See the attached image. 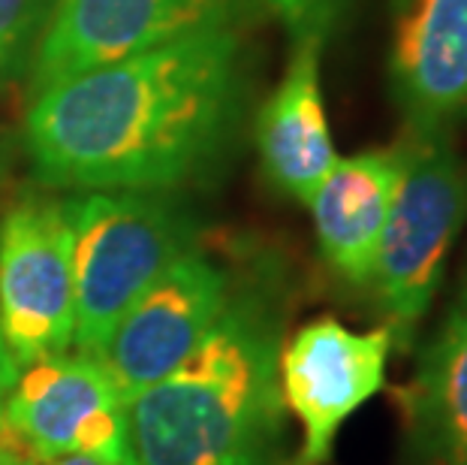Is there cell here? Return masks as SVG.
Returning <instances> with one entry per match:
<instances>
[{
	"mask_svg": "<svg viewBox=\"0 0 467 465\" xmlns=\"http://www.w3.org/2000/svg\"><path fill=\"white\" fill-rule=\"evenodd\" d=\"M235 293L233 275L200 248L175 257L136 296L100 360L121 387L124 399L172 375L221 321Z\"/></svg>",
	"mask_w": 467,
	"mask_h": 465,
	"instance_id": "ba28073f",
	"label": "cell"
},
{
	"mask_svg": "<svg viewBox=\"0 0 467 465\" xmlns=\"http://www.w3.org/2000/svg\"><path fill=\"white\" fill-rule=\"evenodd\" d=\"M64 215L73 236V351L100 357L136 296L193 248V221L166 194L148 191L76 194Z\"/></svg>",
	"mask_w": 467,
	"mask_h": 465,
	"instance_id": "3957f363",
	"label": "cell"
},
{
	"mask_svg": "<svg viewBox=\"0 0 467 465\" xmlns=\"http://www.w3.org/2000/svg\"><path fill=\"white\" fill-rule=\"evenodd\" d=\"M323 37L293 39L290 64L256 115V148L265 179L299 203H311L337 161L320 85Z\"/></svg>",
	"mask_w": 467,
	"mask_h": 465,
	"instance_id": "8fae6325",
	"label": "cell"
},
{
	"mask_svg": "<svg viewBox=\"0 0 467 465\" xmlns=\"http://www.w3.org/2000/svg\"><path fill=\"white\" fill-rule=\"evenodd\" d=\"M401 179L371 266L377 309L407 348L441 291L446 260L467 217V173L450 131L407 127L399 140Z\"/></svg>",
	"mask_w": 467,
	"mask_h": 465,
	"instance_id": "277c9868",
	"label": "cell"
},
{
	"mask_svg": "<svg viewBox=\"0 0 467 465\" xmlns=\"http://www.w3.org/2000/svg\"><path fill=\"white\" fill-rule=\"evenodd\" d=\"M401 179V148L337 157L311 196L314 233L323 260L344 281L365 287Z\"/></svg>",
	"mask_w": 467,
	"mask_h": 465,
	"instance_id": "7c38bea8",
	"label": "cell"
},
{
	"mask_svg": "<svg viewBox=\"0 0 467 465\" xmlns=\"http://www.w3.org/2000/svg\"><path fill=\"white\" fill-rule=\"evenodd\" d=\"M242 106V34L205 27L34 94L27 157L55 191L166 194L214 170Z\"/></svg>",
	"mask_w": 467,
	"mask_h": 465,
	"instance_id": "6da1fadb",
	"label": "cell"
},
{
	"mask_svg": "<svg viewBox=\"0 0 467 465\" xmlns=\"http://www.w3.org/2000/svg\"><path fill=\"white\" fill-rule=\"evenodd\" d=\"M16 375H18V363L13 360V354H9L4 335H0V411H4V399H6L9 387H13Z\"/></svg>",
	"mask_w": 467,
	"mask_h": 465,
	"instance_id": "2e32d148",
	"label": "cell"
},
{
	"mask_svg": "<svg viewBox=\"0 0 467 465\" xmlns=\"http://www.w3.org/2000/svg\"><path fill=\"white\" fill-rule=\"evenodd\" d=\"M281 314L238 291L172 375L127 402L136 465H284Z\"/></svg>",
	"mask_w": 467,
	"mask_h": 465,
	"instance_id": "7a4b0ae2",
	"label": "cell"
},
{
	"mask_svg": "<svg viewBox=\"0 0 467 465\" xmlns=\"http://www.w3.org/2000/svg\"><path fill=\"white\" fill-rule=\"evenodd\" d=\"M0 465H39V462L27 460L25 453H18L16 448H9V444L0 439Z\"/></svg>",
	"mask_w": 467,
	"mask_h": 465,
	"instance_id": "e0dca14e",
	"label": "cell"
},
{
	"mask_svg": "<svg viewBox=\"0 0 467 465\" xmlns=\"http://www.w3.org/2000/svg\"><path fill=\"white\" fill-rule=\"evenodd\" d=\"M389 88L407 127L467 122V0H395Z\"/></svg>",
	"mask_w": 467,
	"mask_h": 465,
	"instance_id": "30bf717a",
	"label": "cell"
},
{
	"mask_svg": "<svg viewBox=\"0 0 467 465\" xmlns=\"http://www.w3.org/2000/svg\"><path fill=\"white\" fill-rule=\"evenodd\" d=\"M0 439L39 465L64 457L136 465L121 387L100 357L73 348L18 365Z\"/></svg>",
	"mask_w": 467,
	"mask_h": 465,
	"instance_id": "5b68a950",
	"label": "cell"
},
{
	"mask_svg": "<svg viewBox=\"0 0 467 465\" xmlns=\"http://www.w3.org/2000/svg\"><path fill=\"white\" fill-rule=\"evenodd\" d=\"M404 408L429 465H467V269L425 344Z\"/></svg>",
	"mask_w": 467,
	"mask_h": 465,
	"instance_id": "4fadbf2b",
	"label": "cell"
},
{
	"mask_svg": "<svg viewBox=\"0 0 467 465\" xmlns=\"http://www.w3.org/2000/svg\"><path fill=\"white\" fill-rule=\"evenodd\" d=\"M242 0H61L34 58V94L82 70L235 25Z\"/></svg>",
	"mask_w": 467,
	"mask_h": 465,
	"instance_id": "9c48e42d",
	"label": "cell"
},
{
	"mask_svg": "<svg viewBox=\"0 0 467 465\" xmlns=\"http://www.w3.org/2000/svg\"><path fill=\"white\" fill-rule=\"evenodd\" d=\"M46 465H112V462L88 460V457H64V460H55V462H46Z\"/></svg>",
	"mask_w": 467,
	"mask_h": 465,
	"instance_id": "ac0fdd59",
	"label": "cell"
},
{
	"mask_svg": "<svg viewBox=\"0 0 467 465\" xmlns=\"http://www.w3.org/2000/svg\"><path fill=\"white\" fill-rule=\"evenodd\" d=\"M392 348L386 323L359 333L335 318L305 323L281 344L277 381L284 408L302 429L296 465H323L332 457L344 423L386 387Z\"/></svg>",
	"mask_w": 467,
	"mask_h": 465,
	"instance_id": "52a82bcc",
	"label": "cell"
},
{
	"mask_svg": "<svg viewBox=\"0 0 467 465\" xmlns=\"http://www.w3.org/2000/svg\"><path fill=\"white\" fill-rule=\"evenodd\" d=\"M61 0H0V76L31 73L39 39Z\"/></svg>",
	"mask_w": 467,
	"mask_h": 465,
	"instance_id": "5bb4252c",
	"label": "cell"
},
{
	"mask_svg": "<svg viewBox=\"0 0 467 465\" xmlns=\"http://www.w3.org/2000/svg\"><path fill=\"white\" fill-rule=\"evenodd\" d=\"M347 4L350 0H265V6L281 18V25L293 34V39L302 37L326 39V34L341 18Z\"/></svg>",
	"mask_w": 467,
	"mask_h": 465,
	"instance_id": "9a60e30c",
	"label": "cell"
},
{
	"mask_svg": "<svg viewBox=\"0 0 467 465\" xmlns=\"http://www.w3.org/2000/svg\"><path fill=\"white\" fill-rule=\"evenodd\" d=\"M0 335L18 365L73 348V236L64 200L27 196L0 217Z\"/></svg>",
	"mask_w": 467,
	"mask_h": 465,
	"instance_id": "8992f818",
	"label": "cell"
}]
</instances>
